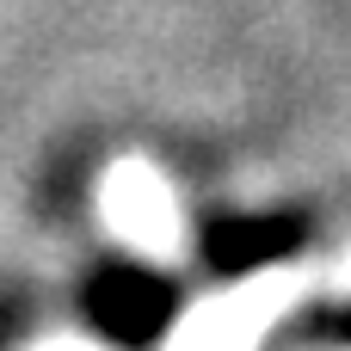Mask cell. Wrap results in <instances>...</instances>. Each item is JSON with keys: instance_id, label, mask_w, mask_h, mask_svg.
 Segmentation results:
<instances>
[{"instance_id": "cell-1", "label": "cell", "mask_w": 351, "mask_h": 351, "mask_svg": "<svg viewBox=\"0 0 351 351\" xmlns=\"http://www.w3.org/2000/svg\"><path fill=\"white\" fill-rule=\"evenodd\" d=\"M308 296H351V247L327 253V259H296V265H271L253 271L216 296H204L167 351H259V339Z\"/></svg>"}, {"instance_id": "cell-2", "label": "cell", "mask_w": 351, "mask_h": 351, "mask_svg": "<svg viewBox=\"0 0 351 351\" xmlns=\"http://www.w3.org/2000/svg\"><path fill=\"white\" fill-rule=\"evenodd\" d=\"M99 216L105 234L123 241L136 259L148 265H179L191 253V222H185V197L179 185L148 160V154H117L99 173Z\"/></svg>"}, {"instance_id": "cell-3", "label": "cell", "mask_w": 351, "mask_h": 351, "mask_svg": "<svg viewBox=\"0 0 351 351\" xmlns=\"http://www.w3.org/2000/svg\"><path fill=\"white\" fill-rule=\"evenodd\" d=\"M37 351H105V346H86V339H49V346H37Z\"/></svg>"}]
</instances>
